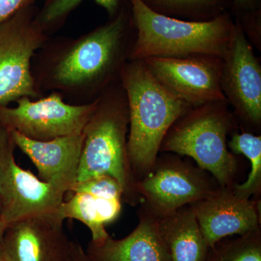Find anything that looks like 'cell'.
<instances>
[{"label":"cell","mask_w":261,"mask_h":261,"mask_svg":"<svg viewBox=\"0 0 261 261\" xmlns=\"http://www.w3.org/2000/svg\"><path fill=\"white\" fill-rule=\"evenodd\" d=\"M135 27L128 0L106 23L77 38L46 41L32 59V70L41 92H57L71 104L94 102L120 82L128 61Z\"/></svg>","instance_id":"obj_1"},{"label":"cell","mask_w":261,"mask_h":261,"mask_svg":"<svg viewBox=\"0 0 261 261\" xmlns=\"http://www.w3.org/2000/svg\"><path fill=\"white\" fill-rule=\"evenodd\" d=\"M120 82L129 111L128 159L137 181L153 166L168 130L192 107L168 91L143 61H127Z\"/></svg>","instance_id":"obj_2"},{"label":"cell","mask_w":261,"mask_h":261,"mask_svg":"<svg viewBox=\"0 0 261 261\" xmlns=\"http://www.w3.org/2000/svg\"><path fill=\"white\" fill-rule=\"evenodd\" d=\"M128 2L135 27L128 61L198 56L223 59L227 53L236 25L231 13L208 21H190L155 13L142 0Z\"/></svg>","instance_id":"obj_3"},{"label":"cell","mask_w":261,"mask_h":261,"mask_svg":"<svg viewBox=\"0 0 261 261\" xmlns=\"http://www.w3.org/2000/svg\"><path fill=\"white\" fill-rule=\"evenodd\" d=\"M128 99L119 82L97 98L93 113L84 127L76 183L105 175L111 176L121 187L123 201L137 206L142 198L137 192L128 159Z\"/></svg>","instance_id":"obj_4"},{"label":"cell","mask_w":261,"mask_h":261,"mask_svg":"<svg viewBox=\"0 0 261 261\" xmlns=\"http://www.w3.org/2000/svg\"><path fill=\"white\" fill-rule=\"evenodd\" d=\"M240 126L227 101L192 107L165 136L160 153L187 156L211 173L221 187L234 185L238 160L228 147V137Z\"/></svg>","instance_id":"obj_5"},{"label":"cell","mask_w":261,"mask_h":261,"mask_svg":"<svg viewBox=\"0 0 261 261\" xmlns=\"http://www.w3.org/2000/svg\"><path fill=\"white\" fill-rule=\"evenodd\" d=\"M37 10L31 5L0 23V106L23 97H44L36 85L32 63L49 36L36 20Z\"/></svg>","instance_id":"obj_6"},{"label":"cell","mask_w":261,"mask_h":261,"mask_svg":"<svg viewBox=\"0 0 261 261\" xmlns=\"http://www.w3.org/2000/svg\"><path fill=\"white\" fill-rule=\"evenodd\" d=\"M220 187L211 173L170 152L159 154L148 172L137 181L142 202L158 218L204 200Z\"/></svg>","instance_id":"obj_7"},{"label":"cell","mask_w":261,"mask_h":261,"mask_svg":"<svg viewBox=\"0 0 261 261\" xmlns=\"http://www.w3.org/2000/svg\"><path fill=\"white\" fill-rule=\"evenodd\" d=\"M15 147L11 132L0 126V222L5 229L27 218L56 214L69 192L18 166Z\"/></svg>","instance_id":"obj_8"},{"label":"cell","mask_w":261,"mask_h":261,"mask_svg":"<svg viewBox=\"0 0 261 261\" xmlns=\"http://www.w3.org/2000/svg\"><path fill=\"white\" fill-rule=\"evenodd\" d=\"M96 101L70 104L57 92L37 99L21 97L15 107L0 106V126L40 142L80 135L93 113Z\"/></svg>","instance_id":"obj_9"},{"label":"cell","mask_w":261,"mask_h":261,"mask_svg":"<svg viewBox=\"0 0 261 261\" xmlns=\"http://www.w3.org/2000/svg\"><path fill=\"white\" fill-rule=\"evenodd\" d=\"M232 41L223 58L221 87L240 129L261 130V63L253 46L235 21Z\"/></svg>","instance_id":"obj_10"},{"label":"cell","mask_w":261,"mask_h":261,"mask_svg":"<svg viewBox=\"0 0 261 261\" xmlns=\"http://www.w3.org/2000/svg\"><path fill=\"white\" fill-rule=\"evenodd\" d=\"M142 61L168 91L192 107L227 101L221 87L222 58H148Z\"/></svg>","instance_id":"obj_11"},{"label":"cell","mask_w":261,"mask_h":261,"mask_svg":"<svg viewBox=\"0 0 261 261\" xmlns=\"http://www.w3.org/2000/svg\"><path fill=\"white\" fill-rule=\"evenodd\" d=\"M56 214L33 216L5 229L0 255L7 261H70L73 241Z\"/></svg>","instance_id":"obj_12"},{"label":"cell","mask_w":261,"mask_h":261,"mask_svg":"<svg viewBox=\"0 0 261 261\" xmlns=\"http://www.w3.org/2000/svg\"><path fill=\"white\" fill-rule=\"evenodd\" d=\"M209 248L232 235H244L260 228V200L237 195L231 187L190 204Z\"/></svg>","instance_id":"obj_13"},{"label":"cell","mask_w":261,"mask_h":261,"mask_svg":"<svg viewBox=\"0 0 261 261\" xmlns=\"http://www.w3.org/2000/svg\"><path fill=\"white\" fill-rule=\"evenodd\" d=\"M137 211L139 223L125 238L115 240L108 235L89 242L85 250L92 261H172L162 238L158 218L143 202Z\"/></svg>","instance_id":"obj_14"},{"label":"cell","mask_w":261,"mask_h":261,"mask_svg":"<svg viewBox=\"0 0 261 261\" xmlns=\"http://www.w3.org/2000/svg\"><path fill=\"white\" fill-rule=\"evenodd\" d=\"M10 132L16 147L37 168L39 178L72 191L83 149V132L45 142L30 140L14 130Z\"/></svg>","instance_id":"obj_15"},{"label":"cell","mask_w":261,"mask_h":261,"mask_svg":"<svg viewBox=\"0 0 261 261\" xmlns=\"http://www.w3.org/2000/svg\"><path fill=\"white\" fill-rule=\"evenodd\" d=\"M158 221L172 261H205L209 247L191 205L158 218Z\"/></svg>","instance_id":"obj_16"},{"label":"cell","mask_w":261,"mask_h":261,"mask_svg":"<svg viewBox=\"0 0 261 261\" xmlns=\"http://www.w3.org/2000/svg\"><path fill=\"white\" fill-rule=\"evenodd\" d=\"M68 200H64L56 216L63 221L75 219L90 230L92 241H99L109 233L106 225L112 223L121 214L122 200L119 198L98 197L85 192H72Z\"/></svg>","instance_id":"obj_17"},{"label":"cell","mask_w":261,"mask_h":261,"mask_svg":"<svg viewBox=\"0 0 261 261\" xmlns=\"http://www.w3.org/2000/svg\"><path fill=\"white\" fill-rule=\"evenodd\" d=\"M159 14L190 21H208L230 13L233 0H142Z\"/></svg>","instance_id":"obj_18"},{"label":"cell","mask_w":261,"mask_h":261,"mask_svg":"<svg viewBox=\"0 0 261 261\" xmlns=\"http://www.w3.org/2000/svg\"><path fill=\"white\" fill-rule=\"evenodd\" d=\"M228 147L234 154H244L250 161L251 170L246 181L234 184L231 189L237 195L251 199L261 192V136L238 129L231 135Z\"/></svg>","instance_id":"obj_19"},{"label":"cell","mask_w":261,"mask_h":261,"mask_svg":"<svg viewBox=\"0 0 261 261\" xmlns=\"http://www.w3.org/2000/svg\"><path fill=\"white\" fill-rule=\"evenodd\" d=\"M85 0H44L38 8L36 20L41 29L51 37L64 25L70 13ZM107 11L109 18L116 15L123 0H93Z\"/></svg>","instance_id":"obj_20"},{"label":"cell","mask_w":261,"mask_h":261,"mask_svg":"<svg viewBox=\"0 0 261 261\" xmlns=\"http://www.w3.org/2000/svg\"><path fill=\"white\" fill-rule=\"evenodd\" d=\"M205 261H261V228L209 248Z\"/></svg>","instance_id":"obj_21"},{"label":"cell","mask_w":261,"mask_h":261,"mask_svg":"<svg viewBox=\"0 0 261 261\" xmlns=\"http://www.w3.org/2000/svg\"><path fill=\"white\" fill-rule=\"evenodd\" d=\"M71 192H85L98 197L123 200V191L119 184L115 178L106 175L75 183Z\"/></svg>","instance_id":"obj_22"},{"label":"cell","mask_w":261,"mask_h":261,"mask_svg":"<svg viewBox=\"0 0 261 261\" xmlns=\"http://www.w3.org/2000/svg\"><path fill=\"white\" fill-rule=\"evenodd\" d=\"M253 47L261 51V10L234 19Z\"/></svg>","instance_id":"obj_23"},{"label":"cell","mask_w":261,"mask_h":261,"mask_svg":"<svg viewBox=\"0 0 261 261\" xmlns=\"http://www.w3.org/2000/svg\"><path fill=\"white\" fill-rule=\"evenodd\" d=\"M36 0H0V23L20 10L35 5Z\"/></svg>","instance_id":"obj_24"},{"label":"cell","mask_w":261,"mask_h":261,"mask_svg":"<svg viewBox=\"0 0 261 261\" xmlns=\"http://www.w3.org/2000/svg\"><path fill=\"white\" fill-rule=\"evenodd\" d=\"M261 10V0H233L230 13L233 19Z\"/></svg>","instance_id":"obj_25"},{"label":"cell","mask_w":261,"mask_h":261,"mask_svg":"<svg viewBox=\"0 0 261 261\" xmlns=\"http://www.w3.org/2000/svg\"><path fill=\"white\" fill-rule=\"evenodd\" d=\"M70 261H92L86 253L85 250L82 248L80 244L73 241V251Z\"/></svg>","instance_id":"obj_26"},{"label":"cell","mask_w":261,"mask_h":261,"mask_svg":"<svg viewBox=\"0 0 261 261\" xmlns=\"http://www.w3.org/2000/svg\"><path fill=\"white\" fill-rule=\"evenodd\" d=\"M5 231V228L4 226H3V224L0 222V245H1L2 241H3V236H4V233Z\"/></svg>","instance_id":"obj_27"},{"label":"cell","mask_w":261,"mask_h":261,"mask_svg":"<svg viewBox=\"0 0 261 261\" xmlns=\"http://www.w3.org/2000/svg\"><path fill=\"white\" fill-rule=\"evenodd\" d=\"M0 261H7V260H5L4 257H3L1 256V255H0Z\"/></svg>","instance_id":"obj_28"}]
</instances>
